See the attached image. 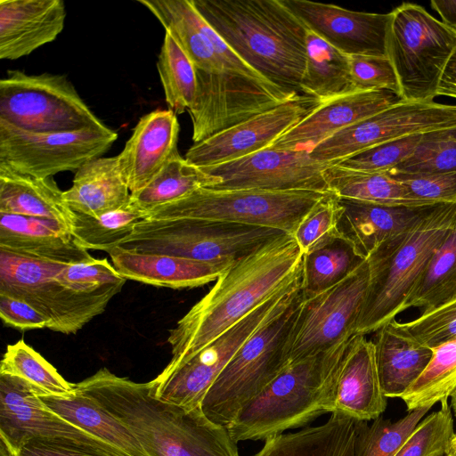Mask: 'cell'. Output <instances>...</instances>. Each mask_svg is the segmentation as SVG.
<instances>
[{"label":"cell","instance_id":"cell-1","mask_svg":"<svg viewBox=\"0 0 456 456\" xmlns=\"http://www.w3.org/2000/svg\"><path fill=\"white\" fill-rule=\"evenodd\" d=\"M303 252L286 233L235 261L169 330L172 357L186 362L302 273Z\"/></svg>","mask_w":456,"mask_h":456},{"label":"cell","instance_id":"cell-2","mask_svg":"<svg viewBox=\"0 0 456 456\" xmlns=\"http://www.w3.org/2000/svg\"><path fill=\"white\" fill-rule=\"evenodd\" d=\"M75 385L125 424L150 456H240L226 426L210 420L201 407L187 411L160 401L150 381L102 368Z\"/></svg>","mask_w":456,"mask_h":456},{"label":"cell","instance_id":"cell-3","mask_svg":"<svg viewBox=\"0 0 456 456\" xmlns=\"http://www.w3.org/2000/svg\"><path fill=\"white\" fill-rule=\"evenodd\" d=\"M218 36L279 88L300 94L305 26L281 0H191Z\"/></svg>","mask_w":456,"mask_h":456},{"label":"cell","instance_id":"cell-4","mask_svg":"<svg viewBox=\"0 0 456 456\" xmlns=\"http://www.w3.org/2000/svg\"><path fill=\"white\" fill-rule=\"evenodd\" d=\"M455 222L456 204H438L368 256L369 284L355 334L376 332L403 312Z\"/></svg>","mask_w":456,"mask_h":456},{"label":"cell","instance_id":"cell-5","mask_svg":"<svg viewBox=\"0 0 456 456\" xmlns=\"http://www.w3.org/2000/svg\"><path fill=\"white\" fill-rule=\"evenodd\" d=\"M348 340L290 362L226 426L232 439L265 441L331 412L338 370Z\"/></svg>","mask_w":456,"mask_h":456},{"label":"cell","instance_id":"cell-6","mask_svg":"<svg viewBox=\"0 0 456 456\" xmlns=\"http://www.w3.org/2000/svg\"><path fill=\"white\" fill-rule=\"evenodd\" d=\"M303 298L301 286L235 353L201 403L210 420L228 426L290 363V341Z\"/></svg>","mask_w":456,"mask_h":456},{"label":"cell","instance_id":"cell-7","mask_svg":"<svg viewBox=\"0 0 456 456\" xmlns=\"http://www.w3.org/2000/svg\"><path fill=\"white\" fill-rule=\"evenodd\" d=\"M286 233L272 227L220 221L145 218L118 248L200 262L232 264Z\"/></svg>","mask_w":456,"mask_h":456},{"label":"cell","instance_id":"cell-8","mask_svg":"<svg viewBox=\"0 0 456 456\" xmlns=\"http://www.w3.org/2000/svg\"><path fill=\"white\" fill-rule=\"evenodd\" d=\"M330 192L215 190L201 187L150 211V219H199L266 226L293 233L303 217Z\"/></svg>","mask_w":456,"mask_h":456},{"label":"cell","instance_id":"cell-9","mask_svg":"<svg viewBox=\"0 0 456 456\" xmlns=\"http://www.w3.org/2000/svg\"><path fill=\"white\" fill-rule=\"evenodd\" d=\"M456 33L424 7L403 3L391 12L387 37L390 59L405 102H434L452 53Z\"/></svg>","mask_w":456,"mask_h":456},{"label":"cell","instance_id":"cell-10","mask_svg":"<svg viewBox=\"0 0 456 456\" xmlns=\"http://www.w3.org/2000/svg\"><path fill=\"white\" fill-rule=\"evenodd\" d=\"M0 121L34 133L71 132L104 125L64 75L8 70L0 80Z\"/></svg>","mask_w":456,"mask_h":456},{"label":"cell","instance_id":"cell-11","mask_svg":"<svg viewBox=\"0 0 456 456\" xmlns=\"http://www.w3.org/2000/svg\"><path fill=\"white\" fill-rule=\"evenodd\" d=\"M302 286V273L186 362L164 370L150 381L153 395L191 411L200 408L208 389L242 344Z\"/></svg>","mask_w":456,"mask_h":456},{"label":"cell","instance_id":"cell-12","mask_svg":"<svg viewBox=\"0 0 456 456\" xmlns=\"http://www.w3.org/2000/svg\"><path fill=\"white\" fill-rule=\"evenodd\" d=\"M62 265L0 249V294L32 305L47 319V329L72 334L109 303L74 289L60 273Z\"/></svg>","mask_w":456,"mask_h":456},{"label":"cell","instance_id":"cell-13","mask_svg":"<svg viewBox=\"0 0 456 456\" xmlns=\"http://www.w3.org/2000/svg\"><path fill=\"white\" fill-rule=\"evenodd\" d=\"M118 134L107 126L71 132L34 133L0 121V167L36 177L77 171L102 157Z\"/></svg>","mask_w":456,"mask_h":456},{"label":"cell","instance_id":"cell-14","mask_svg":"<svg viewBox=\"0 0 456 456\" xmlns=\"http://www.w3.org/2000/svg\"><path fill=\"white\" fill-rule=\"evenodd\" d=\"M369 284L367 260L330 289L303 298L290 341V362L328 351L351 338Z\"/></svg>","mask_w":456,"mask_h":456},{"label":"cell","instance_id":"cell-15","mask_svg":"<svg viewBox=\"0 0 456 456\" xmlns=\"http://www.w3.org/2000/svg\"><path fill=\"white\" fill-rule=\"evenodd\" d=\"M454 128L456 104L403 101L335 133L309 154L317 161L337 164L384 142Z\"/></svg>","mask_w":456,"mask_h":456},{"label":"cell","instance_id":"cell-16","mask_svg":"<svg viewBox=\"0 0 456 456\" xmlns=\"http://www.w3.org/2000/svg\"><path fill=\"white\" fill-rule=\"evenodd\" d=\"M330 163L314 159L308 150L264 149L243 158L200 167L218 180L215 190L330 192L324 172Z\"/></svg>","mask_w":456,"mask_h":456},{"label":"cell","instance_id":"cell-17","mask_svg":"<svg viewBox=\"0 0 456 456\" xmlns=\"http://www.w3.org/2000/svg\"><path fill=\"white\" fill-rule=\"evenodd\" d=\"M320 102L300 95L193 143L185 159L199 167L232 161L270 147Z\"/></svg>","mask_w":456,"mask_h":456},{"label":"cell","instance_id":"cell-18","mask_svg":"<svg viewBox=\"0 0 456 456\" xmlns=\"http://www.w3.org/2000/svg\"><path fill=\"white\" fill-rule=\"evenodd\" d=\"M33 437L69 439L127 456L45 408L23 379L0 374V438L18 453Z\"/></svg>","mask_w":456,"mask_h":456},{"label":"cell","instance_id":"cell-19","mask_svg":"<svg viewBox=\"0 0 456 456\" xmlns=\"http://www.w3.org/2000/svg\"><path fill=\"white\" fill-rule=\"evenodd\" d=\"M281 2L307 29L342 53L387 57L391 12H355L308 0Z\"/></svg>","mask_w":456,"mask_h":456},{"label":"cell","instance_id":"cell-20","mask_svg":"<svg viewBox=\"0 0 456 456\" xmlns=\"http://www.w3.org/2000/svg\"><path fill=\"white\" fill-rule=\"evenodd\" d=\"M402 102L399 94L387 90L354 91L330 99L268 148L309 151L335 133Z\"/></svg>","mask_w":456,"mask_h":456},{"label":"cell","instance_id":"cell-21","mask_svg":"<svg viewBox=\"0 0 456 456\" xmlns=\"http://www.w3.org/2000/svg\"><path fill=\"white\" fill-rule=\"evenodd\" d=\"M387 398L378 374L374 343L365 335L354 334L340 359L331 412L373 420L385 411Z\"/></svg>","mask_w":456,"mask_h":456},{"label":"cell","instance_id":"cell-22","mask_svg":"<svg viewBox=\"0 0 456 456\" xmlns=\"http://www.w3.org/2000/svg\"><path fill=\"white\" fill-rule=\"evenodd\" d=\"M180 125L171 110L142 117L123 151L117 156L131 193L146 186L178 151Z\"/></svg>","mask_w":456,"mask_h":456},{"label":"cell","instance_id":"cell-23","mask_svg":"<svg viewBox=\"0 0 456 456\" xmlns=\"http://www.w3.org/2000/svg\"><path fill=\"white\" fill-rule=\"evenodd\" d=\"M65 19L62 0H0V59L17 60L54 41Z\"/></svg>","mask_w":456,"mask_h":456},{"label":"cell","instance_id":"cell-24","mask_svg":"<svg viewBox=\"0 0 456 456\" xmlns=\"http://www.w3.org/2000/svg\"><path fill=\"white\" fill-rule=\"evenodd\" d=\"M0 249L61 264H78L94 257L78 246L71 231L51 219L0 213Z\"/></svg>","mask_w":456,"mask_h":456},{"label":"cell","instance_id":"cell-25","mask_svg":"<svg viewBox=\"0 0 456 456\" xmlns=\"http://www.w3.org/2000/svg\"><path fill=\"white\" fill-rule=\"evenodd\" d=\"M109 255L125 279L170 289L195 288L216 281L232 264L207 263L161 254L139 253L121 248Z\"/></svg>","mask_w":456,"mask_h":456},{"label":"cell","instance_id":"cell-26","mask_svg":"<svg viewBox=\"0 0 456 456\" xmlns=\"http://www.w3.org/2000/svg\"><path fill=\"white\" fill-rule=\"evenodd\" d=\"M338 200L341 215L337 230L365 259L380 243L409 228L436 206H388Z\"/></svg>","mask_w":456,"mask_h":456},{"label":"cell","instance_id":"cell-27","mask_svg":"<svg viewBox=\"0 0 456 456\" xmlns=\"http://www.w3.org/2000/svg\"><path fill=\"white\" fill-rule=\"evenodd\" d=\"M63 194L73 212L89 216L121 208L131 199L117 156L100 157L83 165L76 171L71 187Z\"/></svg>","mask_w":456,"mask_h":456},{"label":"cell","instance_id":"cell-28","mask_svg":"<svg viewBox=\"0 0 456 456\" xmlns=\"http://www.w3.org/2000/svg\"><path fill=\"white\" fill-rule=\"evenodd\" d=\"M394 320L376 331L373 341L378 374L387 397H401L433 356L431 348L403 334Z\"/></svg>","mask_w":456,"mask_h":456},{"label":"cell","instance_id":"cell-29","mask_svg":"<svg viewBox=\"0 0 456 456\" xmlns=\"http://www.w3.org/2000/svg\"><path fill=\"white\" fill-rule=\"evenodd\" d=\"M53 177H36L0 167V213L58 221L72 231L76 213Z\"/></svg>","mask_w":456,"mask_h":456},{"label":"cell","instance_id":"cell-30","mask_svg":"<svg viewBox=\"0 0 456 456\" xmlns=\"http://www.w3.org/2000/svg\"><path fill=\"white\" fill-rule=\"evenodd\" d=\"M357 419L331 412L328 420L265 441L253 456H355Z\"/></svg>","mask_w":456,"mask_h":456},{"label":"cell","instance_id":"cell-31","mask_svg":"<svg viewBox=\"0 0 456 456\" xmlns=\"http://www.w3.org/2000/svg\"><path fill=\"white\" fill-rule=\"evenodd\" d=\"M37 395L45 408L126 455L150 456L125 424L77 388L66 396Z\"/></svg>","mask_w":456,"mask_h":456},{"label":"cell","instance_id":"cell-32","mask_svg":"<svg viewBox=\"0 0 456 456\" xmlns=\"http://www.w3.org/2000/svg\"><path fill=\"white\" fill-rule=\"evenodd\" d=\"M365 261L354 245L337 229L329 232L303 254L304 297L319 294L338 284Z\"/></svg>","mask_w":456,"mask_h":456},{"label":"cell","instance_id":"cell-33","mask_svg":"<svg viewBox=\"0 0 456 456\" xmlns=\"http://www.w3.org/2000/svg\"><path fill=\"white\" fill-rule=\"evenodd\" d=\"M306 59L300 82L302 95L319 102L354 92L348 56L307 29Z\"/></svg>","mask_w":456,"mask_h":456},{"label":"cell","instance_id":"cell-34","mask_svg":"<svg viewBox=\"0 0 456 456\" xmlns=\"http://www.w3.org/2000/svg\"><path fill=\"white\" fill-rule=\"evenodd\" d=\"M330 192L338 198L388 206H434L409 198L403 185L387 172H365L338 164L324 172Z\"/></svg>","mask_w":456,"mask_h":456},{"label":"cell","instance_id":"cell-35","mask_svg":"<svg viewBox=\"0 0 456 456\" xmlns=\"http://www.w3.org/2000/svg\"><path fill=\"white\" fill-rule=\"evenodd\" d=\"M219 182L176 151L142 189L131 193L130 203L146 215L160 206L186 197L201 187Z\"/></svg>","mask_w":456,"mask_h":456},{"label":"cell","instance_id":"cell-36","mask_svg":"<svg viewBox=\"0 0 456 456\" xmlns=\"http://www.w3.org/2000/svg\"><path fill=\"white\" fill-rule=\"evenodd\" d=\"M456 297V222L404 304L428 310Z\"/></svg>","mask_w":456,"mask_h":456},{"label":"cell","instance_id":"cell-37","mask_svg":"<svg viewBox=\"0 0 456 456\" xmlns=\"http://www.w3.org/2000/svg\"><path fill=\"white\" fill-rule=\"evenodd\" d=\"M146 217L145 213L130 202L98 216L76 213L71 234L74 241L83 248L108 253L130 236L135 225Z\"/></svg>","mask_w":456,"mask_h":456},{"label":"cell","instance_id":"cell-38","mask_svg":"<svg viewBox=\"0 0 456 456\" xmlns=\"http://www.w3.org/2000/svg\"><path fill=\"white\" fill-rule=\"evenodd\" d=\"M0 374H7L27 382L37 395L66 396L76 386L23 339L8 345L3 355Z\"/></svg>","mask_w":456,"mask_h":456},{"label":"cell","instance_id":"cell-39","mask_svg":"<svg viewBox=\"0 0 456 456\" xmlns=\"http://www.w3.org/2000/svg\"><path fill=\"white\" fill-rule=\"evenodd\" d=\"M432 350V359L423 373L400 397L408 411L446 403L456 388V339Z\"/></svg>","mask_w":456,"mask_h":456},{"label":"cell","instance_id":"cell-40","mask_svg":"<svg viewBox=\"0 0 456 456\" xmlns=\"http://www.w3.org/2000/svg\"><path fill=\"white\" fill-rule=\"evenodd\" d=\"M157 69L169 110L176 115L188 110L197 91L195 67L167 32H165Z\"/></svg>","mask_w":456,"mask_h":456},{"label":"cell","instance_id":"cell-41","mask_svg":"<svg viewBox=\"0 0 456 456\" xmlns=\"http://www.w3.org/2000/svg\"><path fill=\"white\" fill-rule=\"evenodd\" d=\"M430 408H418L392 422L381 416L357 420L355 456H395Z\"/></svg>","mask_w":456,"mask_h":456},{"label":"cell","instance_id":"cell-42","mask_svg":"<svg viewBox=\"0 0 456 456\" xmlns=\"http://www.w3.org/2000/svg\"><path fill=\"white\" fill-rule=\"evenodd\" d=\"M391 171L411 175L456 171V128L422 134L413 152Z\"/></svg>","mask_w":456,"mask_h":456},{"label":"cell","instance_id":"cell-43","mask_svg":"<svg viewBox=\"0 0 456 456\" xmlns=\"http://www.w3.org/2000/svg\"><path fill=\"white\" fill-rule=\"evenodd\" d=\"M437 411L421 419L395 456L446 455L454 436L452 408L441 403Z\"/></svg>","mask_w":456,"mask_h":456},{"label":"cell","instance_id":"cell-44","mask_svg":"<svg viewBox=\"0 0 456 456\" xmlns=\"http://www.w3.org/2000/svg\"><path fill=\"white\" fill-rule=\"evenodd\" d=\"M396 328L408 338L428 348L456 339V297L425 310L413 321L400 323Z\"/></svg>","mask_w":456,"mask_h":456},{"label":"cell","instance_id":"cell-45","mask_svg":"<svg viewBox=\"0 0 456 456\" xmlns=\"http://www.w3.org/2000/svg\"><path fill=\"white\" fill-rule=\"evenodd\" d=\"M421 134H411L376 145L337 164L358 171H391L413 152Z\"/></svg>","mask_w":456,"mask_h":456},{"label":"cell","instance_id":"cell-46","mask_svg":"<svg viewBox=\"0 0 456 456\" xmlns=\"http://www.w3.org/2000/svg\"><path fill=\"white\" fill-rule=\"evenodd\" d=\"M387 173L403 185L413 200L429 205L456 204V171L433 175Z\"/></svg>","mask_w":456,"mask_h":456},{"label":"cell","instance_id":"cell-47","mask_svg":"<svg viewBox=\"0 0 456 456\" xmlns=\"http://www.w3.org/2000/svg\"><path fill=\"white\" fill-rule=\"evenodd\" d=\"M354 91L387 90L400 95L399 81L388 57L348 56Z\"/></svg>","mask_w":456,"mask_h":456},{"label":"cell","instance_id":"cell-48","mask_svg":"<svg viewBox=\"0 0 456 456\" xmlns=\"http://www.w3.org/2000/svg\"><path fill=\"white\" fill-rule=\"evenodd\" d=\"M340 215L338 197L330 192L303 217L292 233L303 254L318 240L337 229Z\"/></svg>","mask_w":456,"mask_h":456},{"label":"cell","instance_id":"cell-49","mask_svg":"<svg viewBox=\"0 0 456 456\" xmlns=\"http://www.w3.org/2000/svg\"><path fill=\"white\" fill-rule=\"evenodd\" d=\"M18 456H122L120 454L63 438L33 437L20 448Z\"/></svg>","mask_w":456,"mask_h":456},{"label":"cell","instance_id":"cell-50","mask_svg":"<svg viewBox=\"0 0 456 456\" xmlns=\"http://www.w3.org/2000/svg\"><path fill=\"white\" fill-rule=\"evenodd\" d=\"M0 317L11 328L24 331L47 328V319L29 304L0 294Z\"/></svg>","mask_w":456,"mask_h":456},{"label":"cell","instance_id":"cell-51","mask_svg":"<svg viewBox=\"0 0 456 456\" xmlns=\"http://www.w3.org/2000/svg\"><path fill=\"white\" fill-rule=\"evenodd\" d=\"M436 94L456 99V48L444 69Z\"/></svg>","mask_w":456,"mask_h":456},{"label":"cell","instance_id":"cell-52","mask_svg":"<svg viewBox=\"0 0 456 456\" xmlns=\"http://www.w3.org/2000/svg\"><path fill=\"white\" fill-rule=\"evenodd\" d=\"M431 7L440 15L442 22L456 33V0L430 2Z\"/></svg>","mask_w":456,"mask_h":456},{"label":"cell","instance_id":"cell-53","mask_svg":"<svg viewBox=\"0 0 456 456\" xmlns=\"http://www.w3.org/2000/svg\"><path fill=\"white\" fill-rule=\"evenodd\" d=\"M0 456H18V453L4 440L0 438Z\"/></svg>","mask_w":456,"mask_h":456},{"label":"cell","instance_id":"cell-54","mask_svg":"<svg viewBox=\"0 0 456 456\" xmlns=\"http://www.w3.org/2000/svg\"><path fill=\"white\" fill-rule=\"evenodd\" d=\"M446 455L456 456V433L452 438Z\"/></svg>","mask_w":456,"mask_h":456},{"label":"cell","instance_id":"cell-55","mask_svg":"<svg viewBox=\"0 0 456 456\" xmlns=\"http://www.w3.org/2000/svg\"><path fill=\"white\" fill-rule=\"evenodd\" d=\"M450 398H451V408L453 410L454 414L456 415V388L452 393Z\"/></svg>","mask_w":456,"mask_h":456},{"label":"cell","instance_id":"cell-56","mask_svg":"<svg viewBox=\"0 0 456 456\" xmlns=\"http://www.w3.org/2000/svg\"><path fill=\"white\" fill-rule=\"evenodd\" d=\"M445 456H450V455H445Z\"/></svg>","mask_w":456,"mask_h":456}]
</instances>
